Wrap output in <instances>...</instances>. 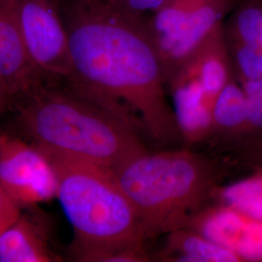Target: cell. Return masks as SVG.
<instances>
[{
	"label": "cell",
	"mask_w": 262,
	"mask_h": 262,
	"mask_svg": "<svg viewBox=\"0 0 262 262\" xmlns=\"http://www.w3.org/2000/svg\"><path fill=\"white\" fill-rule=\"evenodd\" d=\"M61 15L71 85L111 105L157 142L168 145L182 137L148 18L104 0H68Z\"/></svg>",
	"instance_id": "obj_1"
},
{
	"label": "cell",
	"mask_w": 262,
	"mask_h": 262,
	"mask_svg": "<svg viewBox=\"0 0 262 262\" xmlns=\"http://www.w3.org/2000/svg\"><path fill=\"white\" fill-rule=\"evenodd\" d=\"M36 88L21 121L44 152L111 171L149 150L140 132L111 105L73 86L61 92Z\"/></svg>",
	"instance_id": "obj_2"
},
{
	"label": "cell",
	"mask_w": 262,
	"mask_h": 262,
	"mask_svg": "<svg viewBox=\"0 0 262 262\" xmlns=\"http://www.w3.org/2000/svg\"><path fill=\"white\" fill-rule=\"evenodd\" d=\"M46 154V152H45ZM56 171L58 198L84 261H147L138 215L110 171L46 154Z\"/></svg>",
	"instance_id": "obj_3"
},
{
	"label": "cell",
	"mask_w": 262,
	"mask_h": 262,
	"mask_svg": "<svg viewBox=\"0 0 262 262\" xmlns=\"http://www.w3.org/2000/svg\"><path fill=\"white\" fill-rule=\"evenodd\" d=\"M146 239L187 227L215 189L211 162L188 150H150L112 169Z\"/></svg>",
	"instance_id": "obj_4"
},
{
	"label": "cell",
	"mask_w": 262,
	"mask_h": 262,
	"mask_svg": "<svg viewBox=\"0 0 262 262\" xmlns=\"http://www.w3.org/2000/svg\"><path fill=\"white\" fill-rule=\"evenodd\" d=\"M19 27L33 66L41 75L72 73L64 20L55 0H18Z\"/></svg>",
	"instance_id": "obj_5"
},
{
	"label": "cell",
	"mask_w": 262,
	"mask_h": 262,
	"mask_svg": "<svg viewBox=\"0 0 262 262\" xmlns=\"http://www.w3.org/2000/svg\"><path fill=\"white\" fill-rule=\"evenodd\" d=\"M0 186L19 205H30L56 196V171L39 147L0 137Z\"/></svg>",
	"instance_id": "obj_6"
},
{
	"label": "cell",
	"mask_w": 262,
	"mask_h": 262,
	"mask_svg": "<svg viewBox=\"0 0 262 262\" xmlns=\"http://www.w3.org/2000/svg\"><path fill=\"white\" fill-rule=\"evenodd\" d=\"M187 227L239 256L241 261H262V222L227 205L201 209Z\"/></svg>",
	"instance_id": "obj_7"
},
{
	"label": "cell",
	"mask_w": 262,
	"mask_h": 262,
	"mask_svg": "<svg viewBox=\"0 0 262 262\" xmlns=\"http://www.w3.org/2000/svg\"><path fill=\"white\" fill-rule=\"evenodd\" d=\"M40 75L21 35L18 0H0V83L12 95L29 93Z\"/></svg>",
	"instance_id": "obj_8"
},
{
	"label": "cell",
	"mask_w": 262,
	"mask_h": 262,
	"mask_svg": "<svg viewBox=\"0 0 262 262\" xmlns=\"http://www.w3.org/2000/svg\"><path fill=\"white\" fill-rule=\"evenodd\" d=\"M174 115L183 138L189 143L205 139L214 129L212 105L196 78L180 70L169 81Z\"/></svg>",
	"instance_id": "obj_9"
},
{
	"label": "cell",
	"mask_w": 262,
	"mask_h": 262,
	"mask_svg": "<svg viewBox=\"0 0 262 262\" xmlns=\"http://www.w3.org/2000/svg\"><path fill=\"white\" fill-rule=\"evenodd\" d=\"M180 70L196 78L213 107L215 97L231 79L223 23L212 31Z\"/></svg>",
	"instance_id": "obj_10"
},
{
	"label": "cell",
	"mask_w": 262,
	"mask_h": 262,
	"mask_svg": "<svg viewBox=\"0 0 262 262\" xmlns=\"http://www.w3.org/2000/svg\"><path fill=\"white\" fill-rule=\"evenodd\" d=\"M162 257L173 261H241L233 252L189 227L179 228L168 233Z\"/></svg>",
	"instance_id": "obj_11"
},
{
	"label": "cell",
	"mask_w": 262,
	"mask_h": 262,
	"mask_svg": "<svg viewBox=\"0 0 262 262\" xmlns=\"http://www.w3.org/2000/svg\"><path fill=\"white\" fill-rule=\"evenodd\" d=\"M53 260L37 226L19 219L0 234V262H47Z\"/></svg>",
	"instance_id": "obj_12"
},
{
	"label": "cell",
	"mask_w": 262,
	"mask_h": 262,
	"mask_svg": "<svg viewBox=\"0 0 262 262\" xmlns=\"http://www.w3.org/2000/svg\"><path fill=\"white\" fill-rule=\"evenodd\" d=\"M198 0H164L148 18L150 33L159 55L168 47L185 26Z\"/></svg>",
	"instance_id": "obj_13"
},
{
	"label": "cell",
	"mask_w": 262,
	"mask_h": 262,
	"mask_svg": "<svg viewBox=\"0 0 262 262\" xmlns=\"http://www.w3.org/2000/svg\"><path fill=\"white\" fill-rule=\"evenodd\" d=\"M248 98L242 86L232 79L215 97L212 107L214 129L235 130L246 124Z\"/></svg>",
	"instance_id": "obj_14"
},
{
	"label": "cell",
	"mask_w": 262,
	"mask_h": 262,
	"mask_svg": "<svg viewBox=\"0 0 262 262\" xmlns=\"http://www.w3.org/2000/svg\"><path fill=\"white\" fill-rule=\"evenodd\" d=\"M214 195L222 204L262 222V169L249 178L222 189L216 188Z\"/></svg>",
	"instance_id": "obj_15"
},
{
	"label": "cell",
	"mask_w": 262,
	"mask_h": 262,
	"mask_svg": "<svg viewBox=\"0 0 262 262\" xmlns=\"http://www.w3.org/2000/svg\"><path fill=\"white\" fill-rule=\"evenodd\" d=\"M232 43L262 45V8L257 4H245L235 12L229 23Z\"/></svg>",
	"instance_id": "obj_16"
},
{
	"label": "cell",
	"mask_w": 262,
	"mask_h": 262,
	"mask_svg": "<svg viewBox=\"0 0 262 262\" xmlns=\"http://www.w3.org/2000/svg\"><path fill=\"white\" fill-rule=\"evenodd\" d=\"M235 63L242 79L262 78V45L233 43Z\"/></svg>",
	"instance_id": "obj_17"
},
{
	"label": "cell",
	"mask_w": 262,
	"mask_h": 262,
	"mask_svg": "<svg viewBox=\"0 0 262 262\" xmlns=\"http://www.w3.org/2000/svg\"><path fill=\"white\" fill-rule=\"evenodd\" d=\"M113 7L131 14L144 15L148 11H157L164 0H104Z\"/></svg>",
	"instance_id": "obj_18"
},
{
	"label": "cell",
	"mask_w": 262,
	"mask_h": 262,
	"mask_svg": "<svg viewBox=\"0 0 262 262\" xmlns=\"http://www.w3.org/2000/svg\"><path fill=\"white\" fill-rule=\"evenodd\" d=\"M19 205L0 186V234L19 217Z\"/></svg>",
	"instance_id": "obj_19"
},
{
	"label": "cell",
	"mask_w": 262,
	"mask_h": 262,
	"mask_svg": "<svg viewBox=\"0 0 262 262\" xmlns=\"http://www.w3.org/2000/svg\"><path fill=\"white\" fill-rule=\"evenodd\" d=\"M245 126L262 128V98L248 100V111Z\"/></svg>",
	"instance_id": "obj_20"
},
{
	"label": "cell",
	"mask_w": 262,
	"mask_h": 262,
	"mask_svg": "<svg viewBox=\"0 0 262 262\" xmlns=\"http://www.w3.org/2000/svg\"><path fill=\"white\" fill-rule=\"evenodd\" d=\"M242 89L248 100L262 98V78L244 79Z\"/></svg>",
	"instance_id": "obj_21"
},
{
	"label": "cell",
	"mask_w": 262,
	"mask_h": 262,
	"mask_svg": "<svg viewBox=\"0 0 262 262\" xmlns=\"http://www.w3.org/2000/svg\"><path fill=\"white\" fill-rule=\"evenodd\" d=\"M11 96L13 95L10 94L9 91L0 83V111L5 107Z\"/></svg>",
	"instance_id": "obj_22"
}]
</instances>
